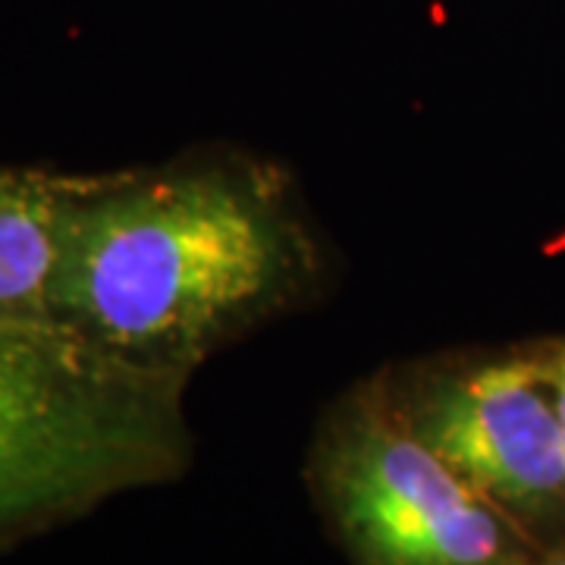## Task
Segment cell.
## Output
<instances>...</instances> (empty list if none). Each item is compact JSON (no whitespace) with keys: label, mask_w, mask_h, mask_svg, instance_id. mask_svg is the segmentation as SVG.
Instances as JSON below:
<instances>
[{"label":"cell","mask_w":565,"mask_h":565,"mask_svg":"<svg viewBox=\"0 0 565 565\" xmlns=\"http://www.w3.org/2000/svg\"><path fill=\"white\" fill-rule=\"evenodd\" d=\"M519 565H565V544L546 546V550L534 553V556H527L525 563H519Z\"/></svg>","instance_id":"52a82bcc"},{"label":"cell","mask_w":565,"mask_h":565,"mask_svg":"<svg viewBox=\"0 0 565 565\" xmlns=\"http://www.w3.org/2000/svg\"><path fill=\"white\" fill-rule=\"evenodd\" d=\"M541 359L546 367V381L553 386V399H556V412H559V424H563V452H565V340H550V343H537Z\"/></svg>","instance_id":"8992f818"},{"label":"cell","mask_w":565,"mask_h":565,"mask_svg":"<svg viewBox=\"0 0 565 565\" xmlns=\"http://www.w3.org/2000/svg\"><path fill=\"white\" fill-rule=\"evenodd\" d=\"M412 430L541 546L565 544L563 424L537 345L386 384Z\"/></svg>","instance_id":"277c9868"},{"label":"cell","mask_w":565,"mask_h":565,"mask_svg":"<svg viewBox=\"0 0 565 565\" xmlns=\"http://www.w3.org/2000/svg\"><path fill=\"white\" fill-rule=\"evenodd\" d=\"M98 177L0 167V315L57 321L54 299L70 233Z\"/></svg>","instance_id":"5b68a950"},{"label":"cell","mask_w":565,"mask_h":565,"mask_svg":"<svg viewBox=\"0 0 565 565\" xmlns=\"http://www.w3.org/2000/svg\"><path fill=\"white\" fill-rule=\"evenodd\" d=\"M270 185L223 163L102 173L82 202L54 318L122 362L192 374L305 280Z\"/></svg>","instance_id":"6da1fadb"},{"label":"cell","mask_w":565,"mask_h":565,"mask_svg":"<svg viewBox=\"0 0 565 565\" xmlns=\"http://www.w3.org/2000/svg\"><path fill=\"white\" fill-rule=\"evenodd\" d=\"M318 484L355 565H519L546 550L424 444L386 384L333 415Z\"/></svg>","instance_id":"3957f363"},{"label":"cell","mask_w":565,"mask_h":565,"mask_svg":"<svg viewBox=\"0 0 565 565\" xmlns=\"http://www.w3.org/2000/svg\"><path fill=\"white\" fill-rule=\"evenodd\" d=\"M185 374L104 352L63 321L0 315V553L180 478Z\"/></svg>","instance_id":"7a4b0ae2"}]
</instances>
